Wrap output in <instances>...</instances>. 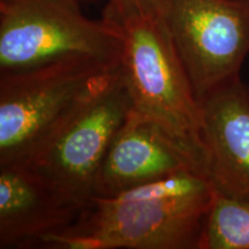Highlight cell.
<instances>
[{"instance_id":"obj_1","label":"cell","mask_w":249,"mask_h":249,"mask_svg":"<svg viewBox=\"0 0 249 249\" xmlns=\"http://www.w3.org/2000/svg\"><path fill=\"white\" fill-rule=\"evenodd\" d=\"M216 194L203 173L182 171L110 197L92 196L74 223L36 247L200 249Z\"/></svg>"},{"instance_id":"obj_2","label":"cell","mask_w":249,"mask_h":249,"mask_svg":"<svg viewBox=\"0 0 249 249\" xmlns=\"http://www.w3.org/2000/svg\"><path fill=\"white\" fill-rule=\"evenodd\" d=\"M107 17L123 34L119 68L132 111L157 124L207 163L200 103L158 8Z\"/></svg>"},{"instance_id":"obj_3","label":"cell","mask_w":249,"mask_h":249,"mask_svg":"<svg viewBox=\"0 0 249 249\" xmlns=\"http://www.w3.org/2000/svg\"><path fill=\"white\" fill-rule=\"evenodd\" d=\"M123 34L116 21H96L79 0H0V73L71 57L119 66Z\"/></svg>"},{"instance_id":"obj_4","label":"cell","mask_w":249,"mask_h":249,"mask_svg":"<svg viewBox=\"0 0 249 249\" xmlns=\"http://www.w3.org/2000/svg\"><path fill=\"white\" fill-rule=\"evenodd\" d=\"M118 67L71 57L0 73V165L26 164L67 114Z\"/></svg>"},{"instance_id":"obj_5","label":"cell","mask_w":249,"mask_h":249,"mask_svg":"<svg viewBox=\"0 0 249 249\" xmlns=\"http://www.w3.org/2000/svg\"><path fill=\"white\" fill-rule=\"evenodd\" d=\"M130 110L128 90L118 67L67 114L26 165L83 208Z\"/></svg>"},{"instance_id":"obj_6","label":"cell","mask_w":249,"mask_h":249,"mask_svg":"<svg viewBox=\"0 0 249 249\" xmlns=\"http://www.w3.org/2000/svg\"><path fill=\"white\" fill-rule=\"evenodd\" d=\"M158 11L197 98L240 76L249 0H158Z\"/></svg>"},{"instance_id":"obj_7","label":"cell","mask_w":249,"mask_h":249,"mask_svg":"<svg viewBox=\"0 0 249 249\" xmlns=\"http://www.w3.org/2000/svg\"><path fill=\"white\" fill-rule=\"evenodd\" d=\"M182 171L207 176V163L157 124L130 110L99 166L91 197H110Z\"/></svg>"},{"instance_id":"obj_8","label":"cell","mask_w":249,"mask_h":249,"mask_svg":"<svg viewBox=\"0 0 249 249\" xmlns=\"http://www.w3.org/2000/svg\"><path fill=\"white\" fill-rule=\"evenodd\" d=\"M198 103L208 179L218 195L249 202V86L238 76Z\"/></svg>"},{"instance_id":"obj_9","label":"cell","mask_w":249,"mask_h":249,"mask_svg":"<svg viewBox=\"0 0 249 249\" xmlns=\"http://www.w3.org/2000/svg\"><path fill=\"white\" fill-rule=\"evenodd\" d=\"M82 207L26 164L0 165V249L33 248L70 226Z\"/></svg>"},{"instance_id":"obj_10","label":"cell","mask_w":249,"mask_h":249,"mask_svg":"<svg viewBox=\"0 0 249 249\" xmlns=\"http://www.w3.org/2000/svg\"><path fill=\"white\" fill-rule=\"evenodd\" d=\"M200 249H249V202L216 194Z\"/></svg>"},{"instance_id":"obj_11","label":"cell","mask_w":249,"mask_h":249,"mask_svg":"<svg viewBox=\"0 0 249 249\" xmlns=\"http://www.w3.org/2000/svg\"><path fill=\"white\" fill-rule=\"evenodd\" d=\"M157 8L158 0H108L107 13L121 17L134 12Z\"/></svg>"}]
</instances>
